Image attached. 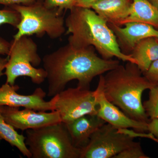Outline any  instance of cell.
I'll use <instances>...</instances> for the list:
<instances>
[{"mask_svg": "<svg viewBox=\"0 0 158 158\" xmlns=\"http://www.w3.org/2000/svg\"><path fill=\"white\" fill-rule=\"evenodd\" d=\"M36 43L29 36H23L10 42L8 61L4 74L6 83L14 85L20 77H29L34 84L40 85L47 78L44 68H36L41 63Z\"/></svg>", "mask_w": 158, "mask_h": 158, "instance_id": "cell-6", "label": "cell"}, {"mask_svg": "<svg viewBox=\"0 0 158 158\" xmlns=\"http://www.w3.org/2000/svg\"><path fill=\"white\" fill-rule=\"evenodd\" d=\"M148 1L158 9V0H148Z\"/></svg>", "mask_w": 158, "mask_h": 158, "instance_id": "cell-28", "label": "cell"}, {"mask_svg": "<svg viewBox=\"0 0 158 158\" xmlns=\"http://www.w3.org/2000/svg\"><path fill=\"white\" fill-rule=\"evenodd\" d=\"M105 123L97 115H87L65 124L73 145L81 149L87 146L93 133Z\"/></svg>", "mask_w": 158, "mask_h": 158, "instance_id": "cell-13", "label": "cell"}, {"mask_svg": "<svg viewBox=\"0 0 158 158\" xmlns=\"http://www.w3.org/2000/svg\"><path fill=\"white\" fill-rule=\"evenodd\" d=\"M148 131L158 139V118H153L148 123Z\"/></svg>", "mask_w": 158, "mask_h": 158, "instance_id": "cell-24", "label": "cell"}, {"mask_svg": "<svg viewBox=\"0 0 158 158\" xmlns=\"http://www.w3.org/2000/svg\"><path fill=\"white\" fill-rule=\"evenodd\" d=\"M25 143L32 158H80L63 123L26 131Z\"/></svg>", "mask_w": 158, "mask_h": 158, "instance_id": "cell-4", "label": "cell"}, {"mask_svg": "<svg viewBox=\"0 0 158 158\" xmlns=\"http://www.w3.org/2000/svg\"><path fill=\"white\" fill-rule=\"evenodd\" d=\"M44 3L49 9H58L62 12L74 6V0H44Z\"/></svg>", "mask_w": 158, "mask_h": 158, "instance_id": "cell-21", "label": "cell"}, {"mask_svg": "<svg viewBox=\"0 0 158 158\" xmlns=\"http://www.w3.org/2000/svg\"><path fill=\"white\" fill-rule=\"evenodd\" d=\"M38 0H0V5L9 7L15 5H28Z\"/></svg>", "mask_w": 158, "mask_h": 158, "instance_id": "cell-23", "label": "cell"}, {"mask_svg": "<svg viewBox=\"0 0 158 158\" xmlns=\"http://www.w3.org/2000/svg\"><path fill=\"white\" fill-rule=\"evenodd\" d=\"M18 85H11L6 83L0 87V106L24 107L35 111L47 112L55 111V97L49 101L44 100L46 93L42 88H36L30 95H22L18 93Z\"/></svg>", "mask_w": 158, "mask_h": 158, "instance_id": "cell-11", "label": "cell"}, {"mask_svg": "<svg viewBox=\"0 0 158 158\" xmlns=\"http://www.w3.org/2000/svg\"><path fill=\"white\" fill-rule=\"evenodd\" d=\"M132 0H99L91 9L108 23L119 26L129 15Z\"/></svg>", "mask_w": 158, "mask_h": 158, "instance_id": "cell-14", "label": "cell"}, {"mask_svg": "<svg viewBox=\"0 0 158 158\" xmlns=\"http://www.w3.org/2000/svg\"><path fill=\"white\" fill-rule=\"evenodd\" d=\"M8 61V57L7 58L0 57V77L4 74L3 71L5 70Z\"/></svg>", "mask_w": 158, "mask_h": 158, "instance_id": "cell-27", "label": "cell"}, {"mask_svg": "<svg viewBox=\"0 0 158 158\" xmlns=\"http://www.w3.org/2000/svg\"><path fill=\"white\" fill-rule=\"evenodd\" d=\"M109 27L116 35L121 51L123 53L131 52L135 45L140 40L155 37L158 39V30L144 23L132 22L126 23L124 27L108 23Z\"/></svg>", "mask_w": 158, "mask_h": 158, "instance_id": "cell-12", "label": "cell"}, {"mask_svg": "<svg viewBox=\"0 0 158 158\" xmlns=\"http://www.w3.org/2000/svg\"><path fill=\"white\" fill-rule=\"evenodd\" d=\"M55 110L61 122L67 123L82 116L97 115L98 103L94 91L77 87L69 88L56 95Z\"/></svg>", "mask_w": 158, "mask_h": 158, "instance_id": "cell-8", "label": "cell"}, {"mask_svg": "<svg viewBox=\"0 0 158 158\" xmlns=\"http://www.w3.org/2000/svg\"><path fill=\"white\" fill-rule=\"evenodd\" d=\"M157 40H158V39H157Z\"/></svg>", "mask_w": 158, "mask_h": 158, "instance_id": "cell-31", "label": "cell"}, {"mask_svg": "<svg viewBox=\"0 0 158 158\" xmlns=\"http://www.w3.org/2000/svg\"><path fill=\"white\" fill-rule=\"evenodd\" d=\"M135 138L106 123L93 133L87 146L81 149L80 158H113L135 144Z\"/></svg>", "mask_w": 158, "mask_h": 158, "instance_id": "cell-7", "label": "cell"}, {"mask_svg": "<svg viewBox=\"0 0 158 158\" xmlns=\"http://www.w3.org/2000/svg\"><path fill=\"white\" fill-rule=\"evenodd\" d=\"M103 77L100 76L96 90H94L98 103L97 114L107 123L117 129H132L136 131H148V123L131 118L119 108L109 101L103 91Z\"/></svg>", "mask_w": 158, "mask_h": 158, "instance_id": "cell-9", "label": "cell"}, {"mask_svg": "<svg viewBox=\"0 0 158 158\" xmlns=\"http://www.w3.org/2000/svg\"><path fill=\"white\" fill-rule=\"evenodd\" d=\"M20 21V15L14 9L9 7L0 9V27L7 24L16 28L19 24Z\"/></svg>", "mask_w": 158, "mask_h": 158, "instance_id": "cell-19", "label": "cell"}, {"mask_svg": "<svg viewBox=\"0 0 158 158\" xmlns=\"http://www.w3.org/2000/svg\"><path fill=\"white\" fill-rule=\"evenodd\" d=\"M143 74L150 82L158 84V59L153 62L147 71Z\"/></svg>", "mask_w": 158, "mask_h": 158, "instance_id": "cell-22", "label": "cell"}, {"mask_svg": "<svg viewBox=\"0 0 158 158\" xmlns=\"http://www.w3.org/2000/svg\"><path fill=\"white\" fill-rule=\"evenodd\" d=\"M15 129L4 119L0 106V138L8 142L11 146L15 147L24 156L32 157L31 153L25 143L26 137L20 135Z\"/></svg>", "mask_w": 158, "mask_h": 158, "instance_id": "cell-17", "label": "cell"}, {"mask_svg": "<svg viewBox=\"0 0 158 158\" xmlns=\"http://www.w3.org/2000/svg\"><path fill=\"white\" fill-rule=\"evenodd\" d=\"M68 44L76 48L93 47L102 58L114 57L136 64L131 54L123 52L108 23L93 9L74 6L65 19Z\"/></svg>", "mask_w": 158, "mask_h": 158, "instance_id": "cell-2", "label": "cell"}, {"mask_svg": "<svg viewBox=\"0 0 158 158\" xmlns=\"http://www.w3.org/2000/svg\"><path fill=\"white\" fill-rule=\"evenodd\" d=\"M9 7L17 11L20 16V21L16 27L18 31L13 39L34 34L42 37L45 34L55 39L62 37L65 33L63 12L48 8L44 0H38L30 5H15Z\"/></svg>", "mask_w": 158, "mask_h": 158, "instance_id": "cell-5", "label": "cell"}, {"mask_svg": "<svg viewBox=\"0 0 158 158\" xmlns=\"http://www.w3.org/2000/svg\"><path fill=\"white\" fill-rule=\"evenodd\" d=\"M136 65L144 73L153 62L158 59V41L155 37L142 40L135 45L130 54Z\"/></svg>", "mask_w": 158, "mask_h": 158, "instance_id": "cell-16", "label": "cell"}, {"mask_svg": "<svg viewBox=\"0 0 158 158\" xmlns=\"http://www.w3.org/2000/svg\"><path fill=\"white\" fill-rule=\"evenodd\" d=\"M1 107L4 119L15 129H35L61 122L59 113L56 110L47 113L26 108L19 110V108Z\"/></svg>", "mask_w": 158, "mask_h": 158, "instance_id": "cell-10", "label": "cell"}, {"mask_svg": "<svg viewBox=\"0 0 158 158\" xmlns=\"http://www.w3.org/2000/svg\"><path fill=\"white\" fill-rule=\"evenodd\" d=\"M152 140H153V141H155V142H156V143H158V138H156V137H155L154 136L153 137H152Z\"/></svg>", "mask_w": 158, "mask_h": 158, "instance_id": "cell-29", "label": "cell"}, {"mask_svg": "<svg viewBox=\"0 0 158 158\" xmlns=\"http://www.w3.org/2000/svg\"><path fill=\"white\" fill-rule=\"evenodd\" d=\"M2 140V139H1V138H0V141H1V140Z\"/></svg>", "mask_w": 158, "mask_h": 158, "instance_id": "cell-30", "label": "cell"}, {"mask_svg": "<svg viewBox=\"0 0 158 158\" xmlns=\"http://www.w3.org/2000/svg\"><path fill=\"white\" fill-rule=\"evenodd\" d=\"M132 22L144 23L158 28V8L148 0H132L128 16L119 26Z\"/></svg>", "mask_w": 158, "mask_h": 158, "instance_id": "cell-15", "label": "cell"}, {"mask_svg": "<svg viewBox=\"0 0 158 158\" xmlns=\"http://www.w3.org/2000/svg\"><path fill=\"white\" fill-rule=\"evenodd\" d=\"M149 90V97L143 106L148 118H158V84Z\"/></svg>", "mask_w": 158, "mask_h": 158, "instance_id": "cell-18", "label": "cell"}, {"mask_svg": "<svg viewBox=\"0 0 158 158\" xmlns=\"http://www.w3.org/2000/svg\"><path fill=\"white\" fill-rule=\"evenodd\" d=\"M142 150L141 144L137 143L122 151L113 158H148Z\"/></svg>", "mask_w": 158, "mask_h": 158, "instance_id": "cell-20", "label": "cell"}, {"mask_svg": "<svg viewBox=\"0 0 158 158\" xmlns=\"http://www.w3.org/2000/svg\"><path fill=\"white\" fill-rule=\"evenodd\" d=\"M99 0H74V6L91 9L94 4Z\"/></svg>", "mask_w": 158, "mask_h": 158, "instance_id": "cell-25", "label": "cell"}, {"mask_svg": "<svg viewBox=\"0 0 158 158\" xmlns=\"http://www.w3.org/2000/svg\"><path fill=\"white\" fill-rule=\"evenodd\" d=\"M42 61L47 73V95L52 98L65 90L73 80H77L78 87L89 89L95 77L120 64L117 60L98 56L93 47L76 48L69 44L46 55Z\"/></svg>", "mask_w": 158, "mask_h": 158, "instance_id": "cell-1", "label": "cell"}, {"mask_svg": "<svg viewBox=\"0 0 158 158\" xmlns=\"http://www.w3.org/2000/svg\"><path fill=\"white\" fill-rule=\"evenodd\" d=\"M10 47V42L0 37V55L8 56Z\"/></svg>", "mask_w": 158, "mask_h": 158, "instance_id": "cell-26", "label": "cell"}, {"mask_svg": "<svg viewBox=\"0 0 158 158\" xmlns=\"http://www.w3.org/2000/svg\"><path fill=\"white\" fill-rule=\"evenodd\" d=\"M109 71L103 77L104 93L109 101L116 105L133 119L143 122L149 121L142 102L145 90L156 84L152 83L135 63L127 62Z\"/></svg>", "mask_w": 158, "mask_h": 158, "instance_id": "cell-3", "label": "cell"}]
</instances>
